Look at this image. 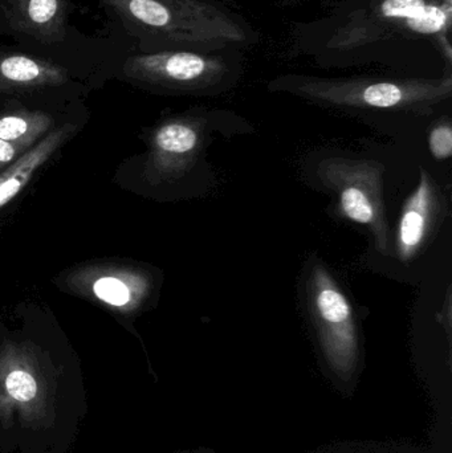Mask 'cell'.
<instances>
[{"label":"cell","mask_w":452,"mask_h":453,"mask_svg":"<svg viewBox=\"0 0 452 453\" xmlns=\"http://www.w3.org/2000/svg\"><path fill=\"white\" fill-rule=\"evenodd\" d=\"M140 40L142 52L247 50L260 42L251 23L214 0H100Z\"/></svg>","instance_id":"cell-2"},{"label":"cell","mask_w":452,"mask_h":453,"mask_svg":"<svg viewBox=\"0 0 452 453\" xmlns=\"http://www.w3.org/2000/svg\"><path fill=\"white\" fill-rule=\"evenodd\" d=\"M219 117V111L199 109L161 122L151 134L146 180L158 185L188 174L206 145L212 122Z\"/></svg>","instance_id":"cell-7"},{"label":"cell","mask_w":452,"mask_h":453,"mask_svg":"<svg viewBox=\"0 0 452 453\" xmlns=\"http://www.w3.org/2000/svg\"><path fill=\"white\" fill-rule=\"evenodd\" d=\"M429 149L438 161H446L452 156V127L448 117L441 119L430 130Z\"/></svg>","instance_id":"cell-14"},{"label":"cell","mask_w":452,"mask_h":453,"mask_svg":"<svg viewBox=\"0 0 452 453\" xmlns=\"http://www.w3.org/2000/svg\"><path fill=\"white\" fill-rule=\"evenodd\" d=\"M74 127L63 125L48 133L31 150L21 154L20 158L8 165L0 172V209L15 199L28 185L34 173L55 154L65 141L73 134Z\"/></svg>","instance_id":"cell-12"},{"label":"cell","mask_w":452,"mask_h":453,"mask_svg":"<svg viewBox=\"0 0 452 453\" xmlns=\"http://www.w3.org/2000/svg\"><path fill=\"white\" fill-rule=\"evenodd\" d=\"M3 5L13 31L42 44L63 42L68 23L66 0H3Z\"/></svg>","instance_id":"cell-10"},{"label":"cell","mask_w":452,"mask_h":453,"mask_svg":"<svg viewBox=\"0 0 452 453\" xmlns=\"http://www.w3.org/2000/svg\"><path fill=\"white\" fill-rule=\"evenodd\" d=\"M451 290L448 289L446 293L445 305H443L442 311H441L440 316L442 317L441 324L445 325L446 332L450 335L451 333Z\"/></svg>","instance_id":"cell-17"},{"label":"cell","mask_w":452,"mask_h":453,"mask_svg":"<svg viewBox=\"0 0 452 453\" xmlns=\"http://www.w3.org/2000/svg\"><path fill=\"white\" fill-rule=\"evenodd\" d=\"M445 210L442 193L434 178L421 169L418 186L403 203L395 234L398 260L410 264L430 242Z\"/></svg>","instance_id":"cell-9"},{"label":"cell","mask_w":452,"mask_h":453,"mask_svg":"<svg viewBox=\"0 0 452 453\" xmlns=\"http://www.w3.org/2000/svg\"><path fill=\"white\" fill-rule=\"evenodd\" d=\"M8 394L18 401H31L36 395V380L24 370H12L5 378Z\"/></svg>","instance_id":"cell-15"},{"label":"cell","mask_w":452,"mask_h":453,"mask_svg":"<svg viewBox=\"0 0 452 453\" xmlns=\"http://www.w3.org/2000/svg\"><path fill=\"white\" fill-rule=\"evenodd\" d=\"M318 173L324 186L339 198L342 217L368 226L376 250L389 256L392 250L384 203V166L376 161L328 158L321 162Z\"/></svg>","instance_id":"cell-5"},{"label":"cell","mask_w":452,"mask_h":453,"mask_svg":"<svg viewBox=\"0 0 452 453\" xmlns=\"http://www.w3.org/2000/svg\"><path fill=\"white\" fill-rule=\"evenodd\" d=\"M129 81L174 95L217 96L241 82L244 50L141 52L122 66Z\"/></svg>","instance_id":"cell-4"},{"label":"cell","mask_w":452,"mask_h":453,"mask_svg":"<svg viewBox=\"0 0 452 453\" xmlns=\"http://www.w3.org/2000/svg\"><path fill=\"white\" fill-rule=\"evenodd\" d=\"M291 42L324 69L452 77V0H337L326 15L295 23Z\"/></svg>","instance_id":"cell-1"},{"label":"cell","mask_w":452,"mask_h":453,"mask_svg":"<svg viewBox=\"0 0 452 453\" xmlns=\"http://www.w3.org/2000/svg\"><path fill=\"white\" fill-rule=\"evenodd\" d=\"M66 69L34 56L0 55V93H27L60 87L68 81Z\"/></svg>","instance_id":"cell-11"},{"label":"cell","mask_w":452,"mask_h":453,"mask_svg":"<svg viewBox=\"0 0 452 453\" xmlns=\"http://www.w3.org/2000/svg\"><path fill=\"white\" fill-rule=\"evenodd\" d=\"M65 282L76 295L126 316L137 313L153 290L150 273L135 266L116 264L81 266L72 272Z\"/></svg>","instance_id":"cell-8"},{"label":"cell","mask_w":452,"mask_h":453,"mask_svg":"<svg viewBox=\"0 0 452 453\" xmlns=\"http://www.w3.org/2000/svg\"><path fill=\"white\" fill-rule=\"evenodd\" d=\"M308 311L334 372L349 377L358 359V329L352 303L328 269L316 264L307 282Z\"/></svg>","instance_id":"cell-6"},{"label":"cell","mask_w":452,"mask_h":453,"mask_svg":"<svg viewBox=\"0 0 452 453\" xmlns=\"http://www.w3.org/2000/svg\"><path fill=\"white\" fill-rule=\"evenodd\" d=\"M268 90L349 113L427 117L451 100L452 77H320L283 73L268 82Z\"/></svg>","instance_id":"cell-3"},{"label":"cell","mask_w":452,"mask_h":453,"mask_svg":"<svg viewBox=\"0 0 452 453\" xmlns=\"http://www.w3.org/2000/svg\"><path fill=\"white\" fill-rule=\"evenodd\" d=\"M52 119L37 111H2L0 113V141L12 143L27 151L50 130Z\"/></svg>","instance_id":"cell-13"},{"label":"cell","mask_w":452,"mask_h":453,"mask_svg":"<svg viewBox=\"0 0 452 453\" xmlns=\"http://www.w3.org/2000/svg\"><path fill=\"white\" fill-rule=\"evenodd\" d=\"M21 153H26V150L12 143L0 141V172L11 165V162L15 161L16 157L20 156Z\"/></svg>","instance_id":"cell-16"}]
</instances>
